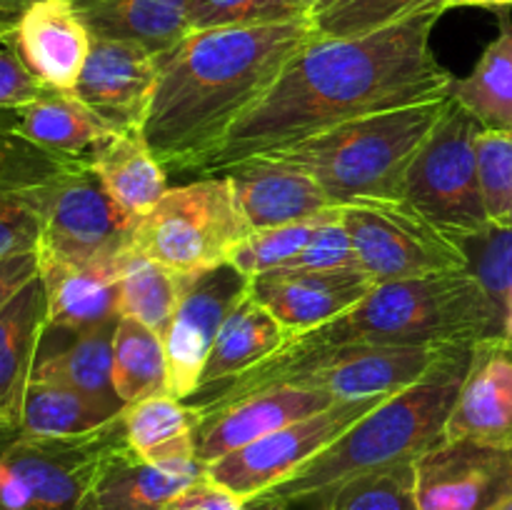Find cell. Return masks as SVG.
<instances>
[{"mask_svg": "<svg viewBox=\"0 0 512 510\" xmlns=\"http://www.w3.org/2000/svg\"><path fill=\"white\" fill-rule=\"evenodd\" d=\"M248 288V275L230 263L190 275L165 335L168 395L188 400L200 388L215 338L233 310L248 298Z\"/></svg>", "mask_w": 512, "mask_h": 510, "instance_id": "13", "label": "cell"}, {"mask_svg": "<svg viewBox=\"0 0 512 510\" xmlns=\"http://www.w3.org/2000/svg\"><path fill=\"white\" fill-rule=\"evenodd\" d=\"M45 325L48 295L38 275L8 308L0 310V433L20 428Z\"/></svg>", "mask_w": 512, "mask_h": 510, "instance_id": "22", "label": "cell"}, {"mask_svg": "<svg viewBox=\"0 0 512 510\" xmlns=\"http://www.w3.org/2000/svg\"><path fill=\"white\" fill-rule=\"evenodd\" d=\"M305 3H308V5H310V8H313V5H315V3H318V0H305Z\"/></svg>", "mask_w": 512, "mask_h": 510, "instance_id": "48", "label": "cell"}, {"mask_svg": "<svg viewBox=\"0 0 512 510\" xmlns=\"http://www.w3.org/2000/svg\"><path fill=\"white\" fill-rule=\"evenodd\" d=\"M458 243L468 258V270L493 305L500 335L512 338V228L490 223Z\"/></svg>", "mask_w": 512, "mask_h": 510, "instance_id": "34", "label": "cell"}, {"mask_svg": "<svg viewBox=\"0 0 512 510\" xmlns=\"http://www.w3.org/2000/svg\"><path fill=\"white\" fill-rule=\"evenodd\" d=\"M158 85V55L133 43L93 38L73 95L115 133H140Z\"/></svg>", "mask_w": 512, "mask_h": 510, "instance_id": "15", "label": "cell"}, {"mask_svg": "<svg viewBox=\"0 0 512 510\" xmlns=\"http://www.w3.org/2000/svg\"><path fill=\"white\" fill-rule=\"evenodd\" d=\"M348 268H358V263H355L348 228L340 218V208L315 225L308 243L285 265V270H300V273H330V270Z\"/></svg>", "mask_w": 512, "mask_h": 510, "instance_id": "40", "label": "cell"}, {"mask_svg": "<svg viewBox=\"0 0 512 510\" xmlns=\"http://www.w3.org/2000/svg\"><path fill=\"white\" fill-rule=\"evenodd\" d=\"M420 510H498L512 498V445L443 440L415 460Z\"/></svg>", "mask_w": 512, "mask_h": 510, "instance_id": "14", "label": "cell"}, {"mask_svg": "<svg viewBox=\"0 0 512 510\" xmlns=\"http://www.w3.org/2000/svg\"><path fill=\"white\" fill-rule=\"evenodd\" d=\"M10 113L0 118V258L38 250L55 190L83 165L15 133Z\"/></svg>", "mask_w": 512, "mask_h": 510, "instance_id": "12", "label": "cell"}, {"mask_svg": "<svg viewBox=\"0 0 512 510\" xmlns=\"http://www.w3.org/2000/svg\"><path fill=\"white\" fill-rule=\"evenodd\" d=\"M385 398L338 400L330 408L263 435L205 465V475L243 503H253L323 453Z\"/></svg>", "mask_w": 512, "mask_h": 510, "instance_id": "10", "label": "cell"}, {"mask_svg": "<svg viewBox=\"0 0 512 510\" xmlns=\"http://www.w3.org/2000/svg\"><path fill=\"white\" fill-rule=\"evenodd\" d=\"M323 218H328V215H323ZM323 218L280 225V228L255 230L253 235H248V238L235 248L230 265H235V268L243 275H248V278L268 273V270L285 268V265L300 253V248L308 243L310 233H313L315 225Z\"/></svg>", "mask_w": 512, "mask_h": 510, "instance_id": "39", "label": "cell"}, {"mask_svg": "<svg viewBox=\"0 0 512 510\" xmlns=\"http://www.w3.org/2000/svg\"><path fill=\"white\" fill-rule=\"evenodd\" d=\"M30 3H33V0H0V18L18 20V15L25 10V5Z\"/></svg>", "mask_w": 512, "mask_h": 510, "instance_id": "45", "label": "cell"}, {"mask_svg": "<svg viewBox=\"0 0 512 510\" xmlns=\"http://www.w3.org/2000/svg\"><path fill=\"white\" fill-rule=\"evenodd\" d=\"M118 415L73 385L30 378L18 430L30 435H48V438H73L105 428Z\"/></svg>", "mask_w": 512, "mask_h": 510, "instance_id": "31", "label": "cell"}, {"mask_svg": "<svg viewBox=\"0 0 512 510\" xmlns=\"http://www.w3.org/2000/svg\"><path fill=\"white\" fill-rule=\"evenodd\" d=\"M13 43L43 88L73 93L93 38L73 0H33L18 15Z\"/></svg>", "mask_w": 512, "mask_h": 510, "instance_id": "20", "label": "cell"}, {"mask_svg": "<svg viewBox=\"0 0 512 510\" xmlns=\"http://www.w3.org/2000/svg\"><path fill=\"white\" fill-rule=\"evenodd\" d=\"M445 440L512 445V338L490 335L473 343Z\"/></svg>", "mask_w": 512, "mask_h": 510, "instance_id": "18", "label": "cell"}, {"mask_svg": "<svg viewBox=\"0 0 512 510\" xmlns=\"http://www.w3.org/2000/svg\"><path fill=\"white\" fill-rule=\"evenodd\" d=\"M318 510H420L415 495V463L363 475L335 490Z\"/></svg>", "mask_w": 512, "mask_h": 510, "instance_id": "36", "label": "cell"}, {"mask_svg": "<svg viewBox=\"0 0 512 510\" xmlns=\"http://www.w3.org/2000/svg\"><path fill=\"white\" fill-rule=\"evenodd\" d=\"M45 90L18 55L13 35L0 40V113L33 103Z\"/></svg>", "mask_w": 512, "mask_h": 510, "instance_id": "41", "label": "cell"}, {"mask_svg": "<svg viewBox=\"0 0 512 510\" xmlns=\"http://www.w3.org/2000/svg\"><path fill=\"white\" fill-rule=\"evenodd\" d=\"M473 345H463L420 383L390 395L350 425L330 448L288 480L248 503L250 510H318L335 490L363 475L415 463L445 440Z\"/></svg>", "mask_w": 512, "mask_h": 510, "instance_id": "3", "label": "cell"}, {"mask_svg": "<svg viewBox=\"0 0 512 510\" xmlns=\"http://www.w3.org/2000/svg\"><path fill=\"white\" fill-rule=\"evenodd\" d=\"M133 223L120 213L93 165L83 163L58 185L38 243L40 263H103L130 250Z\"/></svg>", "mask_w": 512, "mask_h": 510, "instance_id": "11", "label": "cell"}, {"mask_svg": "<svg viewBox=\"0 0 512 510\" xmlns=\"http://www.w3.org/2000/svg\"><path fill=\"white\" fill-rule=\"evenodd\" d=\"M253 228L240 213L225 175H205L168 188L150 213L135 223L130 250L178 273H203L230 263Z\"/></svg>", "mask_w": 512, "mask_h": 510, "instance_id": "6", "label": "cell"}, {"mask_svg": "<svg viewBox=\"0 0 512 510\" xmlns=\"http://www.w3.org/2000/svg\"><path fill=\"white\" fill-rule=\"evenodd\" d=\"M373 285L360 268L330 273L278 268L250 278L248 295L258 300L290 335H298L348 313L373 290Z\"/></svg>", "mask_w": 512, "mask_h": 510, "instance_id": "17", "label": "cell"}, {"mask_svg": "<svg viewBox=\"0 0 512 510\" xmlns=\"http://www.w3.org/2000/svg\"><path fill=\"white\" fill-rule=\"evenodd\" d=\"M90 38L168 53L190 33V0H73Z\"/></svg>", "mask_w": 512, "mask_h": 510, "instance_id": "24", "label": "cell"}, {"mask_svg": "<svg viewBox=\"0 0 512 510\" xmlns=\"http://www.w3.org/2000/svg\"><path fill=\"white\" fill-rule=\"evenodd\" d=\"M333 403L338 400L330 398L323 390L295 383H280L258 390L220 413L198 418V430H195L198 460L203 465L213 463L263 435L320 413Z\"/></svg>", "mask_w": 512, "mask_h": 510, "instance_id": "19", "label": "cell"}, {"mask_svg": "<svg viewBox=\"0 0 512 510\" xmlns=\"http://www.w3.org/2000/svg\"><path fill=\"white\" fill-rule=\"evenodd\" d=\"M483 125L453 100L410 163L400 200L425 220L463 240L490 225L478 170V135Z\"/></svg>", "mask_w": 512, "mask_h": 510, "instance_id": "8", "label": "cell"}, {"mask_svg": "<svg viewBox=\"0 0 512 510\" xmlns=\"http://www.w3.org/2000/svg\"><path fill=\"white\" fill-rule=\"evenodd\" d=\"M445 10L448 5L440 0L403 23L360 38L315 35L198 175H215L348 120L448 95L453 75L430 48Z\"/></svg>", "mask_w": 512, "mask_h": 510, "instance_id": "1", "label": "cell"}, {"mask_svg": "<svg viewBox=\"0 0 512 510\" xmlns=\"http://www.w3.org/2000/svg\"><path fill=\"white\" fill-rule=\"evenodd\" d=\"M15 23H18V20L0 18V40H3V38H8V35H13V30H15Z\"/></svg>", "mask_w": 512, "mask_h": 510, "instance_id": "46", "label": "cell"}, {"mask_svg": "<svg viewBox=\"0 0 512 510\" xmlns=\"http://www.w3.org/2000/svg\"><path fill=\"white\" fill-rule=\"evenodd\" d=\"M358 268L378 283L468 270L458 240L435 228L405 200L340 205Z\"/></svg>", "mask_w": 512, "mask_h": 510, "instance_id": "9", "label": "cell"}, {"mask_svg": "<svg viewBox=\"0 0 512 510\" xmlns=\"http://www.w3.org/2000/svg\"><path fill=\"white\" fill-rule=\"evenodd\" d=\"M478 170L488 220L512 228V130H480Z\"/></svg>", "mask_w": 512, "mask_h": 510, "instance_id": "38", "label": "cell"}, {"mask_svg": "<svg viewBox=\"0 0 512 510\" xmlns=\"http://www.w3.org/2000/svg\"><path fill=\"white\" fill-rule=\"evenodd\" d=\"M3 113H5V110H3ZM3 113H0V118H3Z\"/></svg>", "mask_w": 512, "mask_h": 510, "instance_id": "49", "label": "cell"}, {"mask_svg": "<svg viewBox=\"0 0 512 510\" xmlns=\"http://www.w3.org/2000/svg\"><path fill=\"white\" fill-rule=\"evenodd\" d=\"M448 100L450 93L348 120L265 155L308 170L338 208L360 200H400L410 163Z\"/></svg>", "mask_w": 512, "mask_h": 510, "instance_id": "5", "label": "cell"}, {"mask_svg": "<svg viewBox=\"0 0 512 510\" xmlns=\"http://www.w3.org/2000/svg\"><path fill=\"white\" fill-rule=\"evenodd\" d=\"M123 440V413L73 438L0 433V510H80L103 458Z\"/></svg>", "mask_w": 512, "mask_h": 510, "instance_id": "7", "label": "cell"}, {"mask_svg": "<svg viewBox=\"0 0 512 510\" xmlns=\"http://www.w3.org/2000/svg\"><path fill=\"white\" fill-rule=\"evenodd\" d=\"M190 275L128 250L120 263V315L138 320L165 340Z\"/></svg>", "mask_w": 512, "mask_h": 510, "instance_id": "32", "label": "cell"}, {"mask_svg": "<svg viewBox=\"0 0 512 510\" xmlns=\"http://www.w3.org/2000/svg\"><path fill=\"white\" fill-rule=\"evenodd\" d=\"M90 165L133 228L168 193V170L140 133H115Z\"/></svg>", "mask_w": 512, "mask_h": 510, "instance_id": "27", "label": "cell"}, {"mask_svg": "<svg viewBox=\"0 0 512 510\" xmlns=\"http://www.w3.org/2000/svg\"><path fill=\"white\" fill-rule=\"evenodd\" d=\"M498 510H512V498L510 500H505V503L503 505H500V508Z\"/></svg>", "mask_w": 512, "mask_h": 510, "instance_id": "47", "label": "cell"}, {"mask_svg": "<svg viewBox=\"0 0 512 510\" xmlns=\"http://www.w3.org/2000/svg\"><path fill=\"white\" fill-rule=\"evenodd\" d=\"M450 8H490V10H503L512 8V0H445Z\"/></svg>", "mask_w": 512, "mask_h": 510, "instance_id": "44", "label": "cell"}, {"mask_svg": "<svg viewBox=\"0 0 512 510\" xmlns=\"http://www.w3.org/2000/svg\"><path fill=\"white\" fill-rule=\"evenodd\" d=\"M10 125L30 143L83 163H93L98 150L115 135L78 95L63 90H45L38 100L13 110Z\"/></svg>", "mask_w": 512, "mask_h": 510, "instance_id": "25", "label": "cell"}, {"mask_svg": "<svg viewBox=\"0 0 512 510\" xmlns=\"http://www.w3.org/2000/svg\"><path fill=\"white\" fill-rule=\"evenodd\" d=\"M115 325L118 320H110L98 328L80 330V333L58 330L65 335L60 345H48L45 340H40L33 378L68 383L113 413H123L125 405L120 403L113 385Z\"/></svg>", "mask_w": 512, "mask_h": 510, "instance_id": "26", "label": "cell"}, {"mask_svg": "<svg viewBox=\"0 0 512 510\" xmlns=\"http://www.w3.org/2000/svg\"><path fill=\"white\" fill-rule=\"evenodd\" d=\"M203 473V463L185 468L148 463L125 438L103 458L80 510H165Z\"/></svg>", "mask_w": 512, "mask_h": 510, "instance_id": "21", "label": "cell"}, {"mask_svg": "<svg viewBox=\"0 0 512 510\" xmlns=\"http://www.w3.org/2000/svg\"><path fill=\"white\" fill-rule=\"evenodd\" d=\"M433 3L440 0H318L310 23L320 38H360L403 23Z\"/></svg>", "mask_w": 512, "mask_h": 510, "instance_id": "35", "label": "cell"}, {"mask_svg": "<svg viewBox=\"0 0 512 510\" xmlns=\"http://www.w3.org/2000/svg\"><path fill=\"white\" fill-rule=\"evenodd\" d=\"M288 338V330L258 300L248 295L220 328L213 350L208 355V363H205L200 388L235 378V375L255 368L265 358H270L275 350L283 348Z\"/></svg>", "mask_w": 512, "mask_h": 510, "instance_id": "30", "label": "cell"}, {"mask_svg": "<svg viewBox=\"0 0 512 510\" xmlns=\"http://www.w3.org/2000/svg\"><path fill=\"white\" fill-rule=\"evenodd\" d=\"M215 175L228 178L240 213L245 215L253 233L323 218L338 210L323 185L308 170L288 160L255 155Z\"/></svg>", "mask_w": 512, "mask_h": 510, "instance_id": "16", "label": "cell"}, {"mask_svg": "<svg viewBox=\"0 0 512 510\" xmlns=\"http://www.w3.org/2000/svg\"><path fill=\"white\" fill-rule=\"evenodd\" d=\"M113 385L125 408L150 395L168 393L165 340L138 320L123 315L113 335Z\"/></svg>", "mask_w": 512, "mask_h": 510, "instance_id": "33", "label": "cell"}, {"mask_svg": "<svg viewBox=\"0 0 512 510\" xmlns=\"http://www.w3.org/2000/svg\"><path fill=\"white\" fill-rule=\"evenodd\" d=\"M40 275L38 250L15 253L0 258V310L8 308L23 288H28Z\"/></svg>", "mask_w": 512, "mask_h": 510, "instance_id": "43", "label": "cell"}, {"mask_svg": "<svg viewBox=\"0 0 512 510\" xmlns=\"http://www.w3.org/2000/svg\"><path fill=\"white\" fill-rule=\"evenodd\" d=\"M123 258L85 265L40 263L48 295V328L80 333L118 320Z\"/></svg>", "mask_w": 512, "mask_h": 510, "instance_id": "23", "label": "cell"}, {"mask_svg": "<svg viewBox=\"0 0 512 510\" xmlns=\"http://www.w3.org/2000/svg\"><path fill=\"white\" fill-rule=\"evenodd\" d=\"M500 335L498 318L470 270L373 285L340 318L290 335L258 365H288L348 345H473Z\"/></svg>", "mask_w": 512, "mask_h": 510, "instance_id": "4", "label": "cell"}, {"mask_svg": "<svg viewBox=\"0 0 512 510\" xmlns=\"http://www.w3.org/2000/svg\"><path fill=\"white\" fill-rule=\"evenodd\" d=\"M310 18L305 0H190V30L250 28Z\"/></svg>", "mask_w": 512, "mask_h": 510, "instance_id": "37", "label": "cell"}, {"mask_svg": "<svg viewBox=\"0 0 512 510\" xmlns=\"http://www.w3.org/2000/svg\"><path fill=\"white\" fill-rule=\"evenodd\" d=\"M498 13V35L465 78H453L450 95L485 130H512V15Z\"/></svg>", "mask_w": 512, "mask_h": 510, "instance_id": "29", "label": "cell"}, {"mask_svg": "<svg viewBox=\"0 0 512 510\" xmlns=\"http://www.w3.org/2000/svg\"><path fill=\"white\" fill-rule=\"evenodd\" d=\"M165 510H250V508L248 503L238 500L233 493L220 488L218 483H213V480L203 473Z\"/></svg>", "mask_w": 512, "mask_h": 510, "instance_id": "42", "label": "cell"}, {"mask_svg": "<svg viewBox=\"0 0 512 510\" xmlns=\"http://www.w3.org/2000/svg\"><path fill=\"white\" fill-rule=\"evenodd\" d=\"M125 438L130 450L153 465L165 468H185L195 465V430L198 415L168 393L150 395L123 410Z\"/></svg>", "mask_w": 512, "mask_h": 510, "instance_id": "28", "label": "cell"}, {"mask_svg": "<svg viewBox=\"0 0 512 510\" xmlns=\"http://www.w3.org/2000/svg\"><path fill=\"white\" fill-rule=\"evenodd\" d=\"M313 38L310 18L190 30L158 55V85L140 128L150 153L168 173H200Z\"/></svg>", "mask_w": 512, "mask_h": 510, "instance_id": "2", "label": "cell"}]
</instances>
